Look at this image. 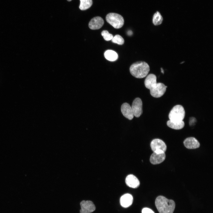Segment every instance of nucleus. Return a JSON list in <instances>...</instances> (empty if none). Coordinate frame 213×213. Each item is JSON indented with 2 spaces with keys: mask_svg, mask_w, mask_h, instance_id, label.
<instances>
[{
  "mask_svg": "<svg viewBox=\"0 0 213 213\" xmlns=\"http://www.w3.org/2000/svg\"><path fill=\"white\" fill-rule=\"evenodd\" d=\"M104 56L107 60L110 61H114L117 60L118 58V55L115 51L108 50L106 51L104 53Z\"/></svg>",
  "mask_w": 213,
  "mask_h": 213,
  "instance_id": "dca6fc26",
  "label": "nucleus"
},
{
  "mask_svg": "<svg viewBox=\"0 0 213 213\" xmlns=\"http://www.w3.org/2000/svg\"><path fill=\"white\" fill-rule=\"evenodd\" d=\"M101 35L104 39L106 41L111 40L113 37L112 35L109 33L106 30H103L101 33Z\"/></svg>",
  "mask_w": 213,
  "mask_h": 213,
  "instance_id": "412c9836",
  "label": "nucleus"
},
{
  "mask_svg": "<svg viewBox=\"0 0 213 213\" xmlns=\"http://www.w3.org/2000/svg\"><path fill=\"white\" fill-rule=\"evenodd\" d=\"M131 108L134 116L139 117L142 113V102L141 99L137 98L133 102Z\"/></svg>",
  "mask_w": 213,
  "mask_h": 213,
  "instance_id": "0eeeda50",
  "label": "nucleus"
},
{
  "mask_svg": "<svg viewBox=\"0 0 213 213\" xmlns=\"http://www.w3.org/2000/svg\"><path fill=\"white\" fill-rule=\"evenodd\" d=\"M72 0H67V1H72Z\"/></svg>",
  "mask_w": 213,
  "mask_h": 213,
  "instance_id": "b1692460",
  "label": "nucleus"
},
{
  "mask_svg": "<svg viewBox=\"0 0 213 213\" xmlns=\"http://www.w3.org/2000/svg\"><path fill=\"white\" fill-rule=\"evenodd\" d=\"M121 111L122 114L129 120H132L134 117L131 107L127 103H123L121 107Z\"/></svg>",
  "mask_w": 213,
  "mask_h": 213,
  "instance_id": "f8f14e48",
  "label": "nucleus"
},
{
  "mask_svg": "<svg viewBox=\"0 0 213 213\" xmlns=\"http://www.w3.org/2000/svg\"><path fill=\"white\" fill-rule=\"evenodd\" d=\"M113 43H117L119 45H122L124 42L123 38L120 35H116L111 40Z\"/></svg>",
  "mask_w": 213,
  "mask_h": 213,
  "instance_id": "aec40b11",
  "label": "nucleus"
},
{
  "mask_svg": "<svg viewBox=\"0 0 213 213\" xmlns=\"http://www.w3.org/2000/svg\"><path fill=\"white\" fill-rule=\"evenodd\" d=\"M80 213H91L96 209L93 203L90 201H83L80 202Z\"/></svg>",
  "mask_w": 213,
  "mask_h": 213,
  "instance_id": "1a4fd4ad",
  "label": "nucleus"
},
{
  "mask_svg": "<svg viewBox=\"0 0 213 213\" xmlns=\"http://www.w3.org/2000/svg\"><path fill=\"white\" fill-rule=\"evenodd\" d=\"M103 19L99 16L94 17L92 19L88 24V26L92 30H97L101 28L104 24Z\"/></svg>",
  "mask_w": 213,
  "mask_h": 213,
  "instance_id": "9d476101",
  "label": "nucleus"
},
{
  "mask_svg": "<svg viewBox=\"0 0 213 213\" xmlns=\"http://www.w3.org/2000/svg\"><path fill=\"white\" fill-rule=\"evenodd\" d=\"M106 21L114 28L119 29L121 28L124 24L123 17L120 14L114 13H110L106 15Z\"/></svg>",
  "mask_w": 213,
  "mask_h": 213,
  "instance_id": "20e7f679",
  "label": "nucleus"
},
{
  "mask_svg": "<svg viewBox=\"0 0 213 213\" xmlns=\"http://www.w3.org/2000/svg\"><path fill=\"white\" fill-rule=\"evenodd\" d=\"M155 204L159 213H173L175 207V203L173 200L162 196L156 198Z\"/></svg>",
  "mask_w": 213,
  "mask_h": 213,
  "instance_id": "f257e3e1",
  "label": "nucleus"
},
{
  "mask_svg": "<svg viewBox=\"0 0 213 213\" xmlns=\"http://www.w3.org/2000/svg\"><path fill=\"white\" fill-rule=\"evenodd\" d=\"M167 87V86L162 83H157L150 89V94L154 97H160L164 94Z\"/></svg>",
  "mask_w": 213,
  "mask_h": 213,
  "instance_id": "39448f33",
  "label": "nucleus"
},
{
  "mask_svg": "<svg viewBox=\"0 0 213 213\" xmlns=\"http://www.w3.org/2000/svg\"><path fill=\"white\" fill-rule=\"evenodd\" d=\"M185 146L189 149H194L198 148L200 144L198 141L195 138L190 137L187 138L183 141Z\"/></svg>",
  "mask_w": 213,
  "mask_h": 213,
  "instance_id": "9b49d317",
  "label": "nucleus"
},
{
  "mask_svg": "<svg viewBox=\"0 0 213 213\" xmlns=\"http://www.w3.org/2000/svg\"><path fill=\"white\" fill-rule=\"evenodd\" d=\"M133 198L131 195L126 193L121 196L120 199L121 206L124 208H127L130 206L133 203Z\"/></svg>",
  "mask_w": 213,
  "mask_h": 213,
  "instance_id": "4468645a",
  "label": "nucleus"
},
{
  "mask_svg": "<svg viewBox=\"0 0 213 213\" xmlns=\"http://www.w3.org/2000/svg\"><path fill=\"white\" fill-rule=\"evenodd\" d=\"M80 4L79 7V9L82 10H86L92 6V0H80Z\"/></svg>",
  "mask_w": 213,
  "mask_h": 213,
  "instance_id": "a211bd4d",
  "label": "nucleus"
},
{
  "mask_svg": "<svg viewBox=\"0 0 213 213\" xmlns=\"http://www.w3.org/2000/svg\"><path fill=\"white\" fill-rule=\"evenodd\" d=\"M142 213H154V212L152 210L149 208H144L142 209Z\"/></svg>",
  "mask_w": 213,
  "mask_h": 213,
  "instance_id": "4be33fe9",
  "label": "nucleus"
},
{
  "mask_svg": "<svg viewBox=\"0 0 213 213\" xmlns=\"http://www.w3.org/2000/svg\"><path fill=\"white\" fill-rule=\"evenodd\" d=\"M131 74L137 78H143L148 75L150 70L148 64L145 62L140 61L134 63L130 68Z\"/></svg>",
  "mask_w": 213,
  "mask_h": 213,
  "instance_id": "f03ea898",
  "label": "nucleus"
},
{
  "mask_svg": "<svg viewBox=\"0 0 213 213\" xmlns=\"http://www.w3.org/2000/svg\"><path fill=\"white\" fill-rule=\"evenodd\" d=\"M185 112L183 107L180 105L174 106L169 114V120L174 122H180L183 121Z\"/></svg>",
  "mask_w": 213,
  "mask_h": 213,
  "instance_id": "7ed1b4c3",
  "label": "nucleus"
},
{
  "mask_svg": "<svg viewBox=\"0 0 213 213\" xmlns=\"http://www.w3.org/2000/svg\"><path fill=\"white\" fill-rule=\"evenodd\" d=\"M128 34L129 35H131L132 34V32L131 30H129L128 32Z\"/></svg>",
  "mask_w": 213,
  "mask_h": 213,
  "instance_id": "5701e85b",
  "label": "nucleus"
},
{
  "mask_svg": "<svg viewBox=\"0 0 213 213\" xmlns=\"http://www.w3.org/2000/svg\"><path fill=\"white\" fill-rule=\"evenodd\" d=\"M150 146L153 152L161 150L165 152L167 149V146L165 143L162 140L158 138L152 140L150 143Z\"/></svg>",
  "mask_w": 213,
  "mask_h": 213,
  "instance_id": "6e6552de",
  "label": "nucleus"
},
{
  "mask_svg": "<svg viewBox=\"0 0 213 213\" xmlns=\"http://www.w3.org/2000/svg\"><path fill=\"white\" fill-rule=\"evenodd\" d=\"M167 125L169 127L173 129L180 130L184 127L185 123L183 121L180 122H174L169 120L167 122Z\"/></svg>",
  "mask_w": 213,
  "mask_h": 213,
  "instance_id": "f3484780",
  "label": "nucleus"
},
{
  "mask_svg": "<svg viewBox=\"0 0 213 213\" xmlns=\"http://www.w3.org/2000/svg\"><path fill=\"white\" fill-rule=\"evenodd\" d=\"M125 183L128 186L134 188H138L140 184L138 179L132 174L129 175L126 177Z\"/></svg>",
  "mask_w": 213,
  "mask_h": 213,
  "instance_id": "ddd939ff",
  "label": "nucleus"
},
{
  "mask_svg": "<svg viewBox=\"0 0 213 213\" xmlns=\"http://www.w3.org/2000/svg\"><path fill=\"white\" fill-rule=\"evenodd\" d=\"M165 152L161 150L156 151L151 155L150 161L153 164H157L163 162L165 159Z\"/></svg>",
  "mask_w": 213,
  "mask_h": 213,
  "instance_id": "423d86ee",
  "label": "nucleus"
},
{
  "mask_svg": "<svg viewBox=\"0 0 213 213\" xmlns=\"http://www.w3.org/2000/svg\"><path fill=\"white\" fill-rule=\"evenodd\" d=\"M163 18L160 13L158 12H156L154 15L152 22L155 25L161 24L163 21Z\"/></svg>",
  "mask_w": 213,
  "mask_h": 213,
  "instance_id": "6ab92c4d",
  "label": "nucleus"
},
{
  "mask_svg": "<svg viewBox=\"0 0 213 213\" xmlns=\"http://www.w3.org/2000/svg\"><path fill=\"white\" fill-rule=\"evenodd\" d=\"M156 83V77L154 74H153L148 75L144 82L145 87L149 90Z\"/></svg>",
  "mask_w": 213,
  "mask_h": 213,
  "instance_id": "2eb2a0df",
  "label": "nucleus"
}]
</instances>
